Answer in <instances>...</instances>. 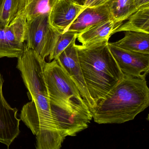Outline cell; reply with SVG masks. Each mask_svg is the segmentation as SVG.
Wrapping results in <instances>:
<instances>
[{
    "label": "cell",
    "instance_id": "18",
    "mask_svg": "<svg viewBox=\"0 0 149 149\" xmlns=\"http://www.w3.org/2000/svg\"><path fill=\"white\" fill-rule=\"evenodd\" d=\"M5 27L0 24V58L20 57L24 52L25 46L17 45L10 42L5 33Z\"/></svg>",
    "mask_w": 149,
    "mask_h": 149
},
{
    "label": "cell",
    "instance_id": "9",
    "mask_svg": "<svg viewBox=\"0 0 149 149\" xmlns=\"http://www.w3.org/2000/svg\"><path fill=\"white\" fill-rule=\"evenodd\" d=\"M3 82L0 74V143L8 148L20 134L21 119L17 116V108L11 107L4 99L2 90Z\"/></svg>",
    "mask_w": 149,
    "mask_h": 149
},
{
    "label": "cell",
    "instance_id": "4",
    "mask_svg": "<svg viewBox=\"0 0 149 149\" xmlns=\"http://www.w3.org/2000/svg\"><path fill=\"white\" fill-rule=\"evenodd\" d=\"M21 111V120L36 138L37 149H59L65 136L59 130L52 109L49 96L38 94Z\"/></svg>",
    "mask_w": 149,
    "mask_h": 149
},
{
    "label": "cell",
    "instance_id": "24",
    "mask_svg": "<svg viewBox=\"0 0 149 149\" xmlns=\"http://www.w3.org/2000/svg\"><path fill=\"white\" fill-rule=\"evenodd\" d=\"M4 0H0V15H1V11L2 8Z\"/></svg>",
    "mask_w": 149,
    "mask_h": 149
},
{
    "label": "cell",
    "instance_id": "14",
    "mask_svg": "<svg viewBox=\"0 0 149 149\" xmlns=\"http://www.w3.org/2000/svg\"><path fill=\"white\" fill-rule=\"evenodd\" d=\"M58 0H21L17 15L27 20L45 14H49Z\"/></svg>",
    "mask_w": 149,
    "mask_h": 149
},
{
    "label": "cell",
    "instance_id": "10",
    "mask_svg": "<svg viewBox=\"0 0 149 149\" xmlns=\"http://www.w3.org/2000/svg\"><path fill=\"white\" fill-rule=\"evenodd\" d=\"M86 8L77 0H58L49 15L51 24L62 34L65 32Z\"/></svg>",
    "mask_w": 149,
    "mask_h": 149
},
{
    "label": "cell",
    "instance_id": "6",
    "mask_svg": "<svg viewBox=\"0 0 149 149\" xmlns=\"http://www.w3.org/2000/svg\"><path fill=\"white\" fill-rule=\"evenodd\" d=\"M46 63L45 59L26 47L22 55L17 58V68L28 89L29 99L38 94L49 96L44 75Z\"/></svg>",
    "mask_w": 149,
    "mask_h": 149
},
{
    "label": "cell",
    "instance_id": "7",
    "mask_svg": "<svg viewBox=\"0 0 149 149\" xmlns=\"http://www.w3.org/2000/svg\"><path fill=\"white\" fill-rule=\"evenodd\" d=\"M110 52L124 76L146 78L149 74V55L121 48L108 43Z\"/></svg>",
    "mask_w": 149,
    "mask_h": 149
},
{
    "label": "cell",
    "instance_id": "21",
    "mask_svg": "<svg viewBox=\"0 0 149 149\" xmlns=\"http://www.w3.org/2000/svg\"><path fill=\"white\" fill-rule=\"evenodd\" d=\"M111 0H85L83 4L86 7H93L107 4Z\"/></svg>",
    "mask_w": 149,
    "mask_h": 149
},
{
    "label": "cell",
    "instance_id": "8",
    "mask_svg": "<svg viewBox=\"0 0 149 149\" xmlns=\"http://www.w3.org/2000/svg\"><path fill=\"white\" fill-rule=\"evenodd\" d=\"M64 69L78 88L82 99L91 112L96 106L84 79L79 61L75 42L71 44L55 59Z\"/></svg>",
    "mask_w": 149,
    "mask_h": 149
},
{
    "label": "cell",
    "instance_id": "13",
    "mask_svg": "<svg viewBox=\"0 0 149 149\" xmlns=\"http://www.w3.org/2000/svg\"><path fill=\"white\" fill-rule=\"evenodd\" d=\"M113 43L123 49L149 55V33L138 31H126L123 38Z\"/></svg>",
    "mask_w": 149,
    "mask_h": 149
},
{
    "label": "cell",
    "instance_id": "26",
    "mask_svg": "<svg viewBox=\"0 0 149 149\" xmlns=\"http://www.w3.org/2000/svg\"><path fill=\"white\" fill-rule=\"evenodd\" d=\"M148 120H149V114H148Z\"/></svg>",
    "mask_w": 149,
    "mask_h": 149
},
{
    "label": "cell",
    "instance_id": "15",
    "mask_svg": "<svg viewBox=\"0 0 149 149\" xmlns=\"http://www.w3.org/2000/svg\"><path fill=\"white\" fill-rule=\"evenodd\" d=\"M27 19L23 16L17 15L8 26L5 33L8 40L17 45L25 46V32Z\"/></svg>",
    "mask_w": 149,
    "mask_h": 149
},
{
    "label": "cell",
    "instance_id": "17",
    "mask_svg": "<svg viewBox=\"0 0 149 149\" xmlns=\"http://www.w3.org/2000/svg\"><path fill=\"white\" fill-rule=\"evenodd\" d=\"M128 30L138 31L149 34V13L137 10L127 22L123 23L115 33Z\"/></svg>",
    "mask_w": 149,
    "mask_h": 149
},
{
    "label": "cell",
    "instance_id": "12",
    "mask_svg": "<svg viewBox=\"0 0 149 149\" xmlns=\"http://www.w3.org/2000/svg\"><path fill=\"white\" fill-rule=\"evenodd\" d=\"M123 24L113 18L100 23L86 31L78 34L77 40L82 45L109 42L111 36Z\"/></svg>",
    "mask_w": 149,
    "mask_h": 149
},
{
    "label": "cell",
    "instance_id": "11",
    "mask_svg": "<svg viewBox=\"0 0 149 149\" xmlns=\"http://www.w3.org/2000/svg\"><path fill=\"white\" fill-rule=\"evenodd\" d=\"M112 18L107 4L97 7H86L67 31L78 35L100 23Z\"/></svg>",
    "mask_w": 149,
    "mask_h": 149
},
{
    "label": "cell",
    "instance_id": "3",
    "mask_svg": "<svg viewBox=\"0 0 149 149\" xmlns=\"http://www.w3.org/2000/svg\"><path fill=\"white\" fill-rule=\"evenodd\" d=\"M44 75L54 115L70 122H90L93 115L77 87L56 59L46 62Z\"/></svg>",
    "mask_w": 149,
    "mask_h": 149
},
{
    "label": "cell",
    "instance_id": "22",
    "mask_svg": "<svg viewBox=\"0 0 149 149\" xmlns=\"http://www.w3.org/2000/svg\"><path fill=\"white\" fill-rule=\"evenodd\" d=\"M134 1L137 10L143 6L149 3V0H134Z\"/></svg>",
    "mask_w": 149,
    "mask_h": 149
},
{
    "label": "cell",
    "instance_id": "5",
    "mask_svg": "<svg viewBox=\"0 0 149 149\" xmlns=\"http://www.w3.org/2000/svg\"><path fill=\"white\" fill-rule=\"evenodd\" d=\"M49 14H45L27 20L25 46L43 58L49 56L62 33L51 24Z\"/></svg>",
    "mask_w": 149,
    "mask_h": 149
},
{
    "label": "cell",
    "instance_id": "25",
    "mask_svg": "<svg viewBox=\"0 0 149 149\" xmlns=\"http://www.w3.org/2000/svg\"><path fill=\"white\" fill-rule=\"evenodd\" d=\"M77 1H78L80 3H81V4H83L85 0H77Z\"/></svg>",
    "mask_w": 149,
    "mask_h": 149
},
{
    "label": "cell",
    "instance_id": "23",
    "mask_svg": "<svg viewBox=\"0 0 149 149\" xmlns=\"http://www.w3.org/2000/svg\"><path fill=\"white\" fill-rule=\"evenodd\" d=\"M137 10H140L145 13H149V3L143 6Z\"/></svg>",
    "mask_w": 149,
    "mask_h": 149
},
{
    "label": "cell",
    "instance_id": "2",
    "mask_svg": "<svg viewBox=\"0 0 149 149\" xmlns=\"http://www.w3.org/2000/svg\"><path fill=\"white\" fill-rule=\"evenodd\" d=\"M108 43L76 44L84 79L96 106L124 78Z\"/></svg>",
    "mask_w": 149,
    "mask_h": 149
},
{
    "label": "cell",
    "instance_id": "16",
    "mask_svg": "<svg viewBox=\"0 0 149 149\" xmlns=\"http://www.w3.org/2000/svg\"><path fill=\"white\" fill-rule=\"evenodd\" d=\"M107 4L113 18L119 22L127 20L137 10L134 0H111Z\"/></svg>",
    "mask_w": 149,
    "mask_h": 149
},
{
    "label": "cell",
    "instance_id": "20",
    "mask_svg": "<svg viewBox=\"0 0 149 149\" xmlns=\"http://www.w3.org/2000/svg\"><path fill=\"white\" fill-rule=\"evenodd\" d=\"M77 36L78 34L68 31L61 34L54 49L49 56V61L56 59L71 44L76 41Z\"/></svg>",
    "mask_w": 149,
    "mask_h": 149
},
{
    "label": "cell",
    "instance_id": "1",
    "mask_svg": "<svg viewBox=\"0 0 149 149\" xmlns=\"http://www.w3.org/2000/svg\"><path fill=\"white\" fill-rule=\"evenodd\" d=\"M149 106L146 78L124 76L92 111L95 122L122 124L133 120Z\"/></svg>",
    "mask_w": 149,
    "mask_h": 149
},
{
    "label": "cell",
    "instance_id": "19",
    "mask_svg": "<svg viewBox=\"0 0 149 149\" xmlns=\"http://www.w3.org/2000/svg\"><path fill=\"white\" fill-rule=\"evenodd\" d=\"M21 0H4L0 15V24L6 27L14 19Z\"/></svg>",
    "mask_w": 149,
    "mask_h": 149
}]
</instances>
